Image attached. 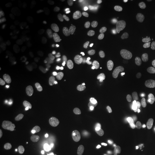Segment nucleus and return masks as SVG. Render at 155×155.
<instances>
[{
    "instance_id": "nucleus-1",
    "label": "nucleus",
    "mask_w": 155,
    "mask_h": 155,
    "mask_svg": "<svg viewBox=\"0 0 155 155\" xmlns=\"http://www.w3.org/2000/svg\"><path fill=\"white\" fill-rule=\"evenodd\" d=\"M38 41L42 48L57 57H67L74 48L72 36L60 24H51L43 27L39 32Z\"/></svg>"
},
{
    "instance_id": "nucleus-2",
    "label": "nucleus",
    "mask_w": 155,
    "mask_h": 155,
    "mask_svg": "<svg viewBox=\"0 0 155 155\" xmlns=\"http://www.w3.org/2000/svg\"><path fill=\"white\" fill-rule=\"evenodd\" d=\"M93 68L98 77L106 82H113L117 79L118 67L111 58L104 57V55L97 58L94 61Z\"/></svg>"
},
{
    "instance_id": "nucleus-3",
    "label": "nucleus",
    "mask_w": 155,
    "mask_h": 155,
    "mask_svg": "<svg viewBox=\"0 0 155 155\" xmlns=\"http://www.w3.org/2000/svg\"><path fill=\"white\" fill-rule=\"evenodd\" d=\"M126 14V6L123 2L115 1L110 6L109 14L107 17L106 26L109 30H113L115 27L119 25L121 19L125 16Z\"/></svg>"
},
{
    "instance_id": "nucleus-4",
    "label": "nucleus",
    "mask_w": 155,
    "mask_h": 155,
    "mask_svg": "<svg viewBox=\"0 0 155 155\" xmlns=\"http://www.w3.org/2000/svg\"><path fill=\"white\" fill-rule=\"evenodd\" d=\"M82 147V144L75 137H66L58 142L57 151L60 155H79Z\"/></svg>"
},
{
    "instance_id": "nucleus-5",
    "label": "nucleus",
    "mask_w": 155,
    "mask_h": 155,
    "mask_svg": "<svg viewBox=\"0 0 155 155\" xmlns=\"http://www.w3.org/2000/svg\"><path fill=\"white\" fill-rule=\"evenodd\" d=\"M94 83V79L91 77L75 78L70 82L69 89L73 95L88 94L93 90Z\"/></svg>"
},
{
    "instance_id": "nucleus-6",
    "label": "nucleus",
    "mask_w": 155,
    "mask_h": 155,
    "mask_svg": "<svg viewBox=\"0 0 155 155\" xmlns=\"http://www.w3.org/2000/svg\"><path fill=\"white\" fill-rule=\"evenodd\" d=\"M155 114V103L144 101L136 105L133 109V117L138 121H147Z\"/></svg>"
},
{
    "instance_id": "nucleus-7",
    "label": "nucleus",
    "mask_w": 155,
    "mask_h": 155,
    "mask_svg": "<svg viewBox=\"0 0 155 155\" xmlns=\"http://www.w3.org/2000/svg\"><path fill=\"white\" fill-rule=\"evenodd\" d=\"M21 72H22V70H21V66L18 63V61L11 60L0 68V81H1V83H3L4 81H7L11 78L19 76Z\"/></svg>"
},
{
    "instance_id": "nucleus-8",
    "label": "nucleus",
    "mask_w": 155,
    "mask_h": 155,
    "mask_svg": "<svg viewBox=\"0 0 155 155\" xmlns=\"http://www.w3.org/2000/svg\"><path fill=\"white\" fill-rule=\"evenodd\" d=\"M41 16L42 14L39 9L31 8L22 12L18 17V20H19V23L23 26H32L39 22Z\"/></svg>"
},
{
    "instance_id": "nucleus-9",
    "label": "nucleus",
    "mask_w": 155,
    "mask_h": 155,
    "mask_svg": "<svg viewBox=\"0 0 155 155\" xmlns=\"http://www.w3.org/2000/svg\"><path fill=\"white\" fill-rule=\"evenodd\" d=\"M96 133L94 132V129L89 125H82L79 126L75 130L74 137L82 144V146H86L91 143L92 140H94V136Z\"/></svg>"
},
{
    "instance_id": "nucleus-10",
    "label": "nucleus",
    "mask_w": 155,
    "mask_h": 155,
    "mask_svg": "<svg viewBox=\"0 0 155 155\" xmlns=\"http://www.w3.org/2000/svg\"><path fill=\"white\" fill-rule=\"evenodd\" d=\"M32 57L35 61L43 69L48 70L52 66V60L51 54L42 48H35L32 51Z\"/></svg>"
},
{
    "instance_id": "nucleus-11",
    "label": "nucleus",
    "mask_w": 155,
    "mask_h": 155,
    "mask_svg": "<svg viewBox=\"0 0 155 155\" xmlns=\"http://www.w3.org/2000/svg\"><path fill=\"white\" fill-rule=\"evenodd\" d=\"M16 54L13 41L8 38H1L0 39V63H3L6 58H12Z\"/></svg>"
},
{
    "instance_id": "nucleus-12",
    "label": "nucleus",
    "mask_w": 155,
    "mask_h": 155,
    "mask_svg": "<svg viewBox=\"0 0 155 155\" xmlns=\"http://www.w3.org/2000/svg\"><path fill=\"white\" fill-rule=\"evenodd\" d=\"M94 13L89 7H84L78 15V24L82 29H90L94 24Z\"/></svg>"
},
{
    "instance_id": "nucleus-13",
    "label": "nucleus",
    "mask_w": 155,
    "mask_h": 155,
    "mask_svg": "<svg viewBox=\"0 0 155 155\" xmlns=\"http://www.w3.org/2000/svg\"><path fill=\"white\" fill-rule=\"evenodd\" d=\"M35 98L39 104H49L54 102V100L55 99V94L49 88L41 87V88H39L36 91Z\"/></svg>"
},
{
    "instance_id": "nucleus-14",
    "label": "nucleus",
    "mask_w": 155,
    "mask_h": 155,
    "mask_svg": "<svg viewBox=\"0 0 155 155\" xmlns=\"http://www.w3.org/2000/svg\"><path fill=\"white\" fill-rule=\"evenodd\" d=\"M68 83H69V81H68L67 76L61 71H57L54 74H51V76L49 77V84L55 89L66 88Z\"/></svg>"
},
{
    "instance_id": "nucleus-15",
    "label": "nucleus",
    "mask_w": 155,
    "mask_h": 155,
    "mask_svg": "<svg viewBox=\"0 0 155 155\" xmlns=\"http://www.w3.org/2000/svg\"><path fill=\"white\" fill-rule=\"evenodd\" d=\"M153 35H147V33H140V35H134L132 38H130L128 40V43L130 46H139V45H143L145 43L151 42L153 40Z\"/></svg>"
},
{
    "instance_id": "nucleus-16",
    "label": "nucleus",
    "mask_w": 155,
    "mask_h": 155,
    "mask_svg": "<svg viewBox=\"0 0 155 155\" xmlns=\"http://www.w3.org/2000/svg\"><path fill=\"white\" fill-rule=\"evenodd\" d=\"M146 150L151 154H155V129L148 130L146 136Z\"/></svg>"
},
{
    "instance_id": "nucleus-17",
    "label": "nucleus",
    "mask_w": 155,
    "mask_h": 155,
    "mask_svg": "<svg viewBox=\"0 0 155 155\" xmlns=\"http://www.w3.org/2000/svg\"><path fill=\"white\" fill-rule=\"evenodd\" d=\"M38 151L32 141H27L21 149V155H38Z\"/></svg>"
},
{
    "instance_id": "nucleus-18",
    "label": "nucleus",
    "mask_w": 155,
    "mask_h": 155,
    "mask_svg": "<svg viewBox=\"0 0 155 155\" xmlns=\"http://www.w3.org/2000/svg\"><path fill=\"white\" fill-rule=\"evenodd\" d=\"M58 131H60V127H58V125H51L49 126L48 128H45L43 129V134L48 136V137H51V136H55L58 134Z\"/></svg>"
},
{
    "instance_id": "nucleus-19",
    "label": "nucleus",
    "mask_w": 155,
    "mask_h": 155,
    "mask_svg": "<svg viewBox=\"0 0 155 155\" xmlns=\"http://www.w3.org/2000/svg\"><path fill=\"white\" fill-rule=\"evenodd\" d=\"M93 114H95V108H86L85 110H82L79 112V117L81 120H85L86 118H89Z\"/></svg>"
},
{
    "instance_id": "nucleus-20",
    "label": "nucleus",
    "mask_w": 155,
    "mask_h": 155,
    "mask_svg": "<svg viewBox=\"0 0 155 155\" xmlns=\"http://www.w3.org/2000/svg\"><path fill=\"white\" fill-rule=\"evenodd\" d=\"M18 92H19V87L18 86H13L11 87L10 89H9L8 91V94H7V97H8V100L13 102L15 100V98H16V96L18 94Z\"/></svg>"
},
{
    "instance_id": "nucleus-21",
    "label": "nucleus",
    "mask_w": 155,
    "mask_h": 155,
    "mask_svg": "<svg viewBox=\"0 0 155 155\" xmlns=\"http://www.w3.org/2000/svg\"><path fill=\"white\" fill-rule=\"evenodd\" d=\"M93 155H111V153L108 151V149L104 146V145L99 144L96 146Z\"/></svg>"
},
{
    "instance_id": "nucleus-22",
    "label": "nucleus",
    "mask_w": 155,
    "mask_h": 155,
    "mask_svg": "<svg viewBox=\"0 0 155 155\" xmlns=\"http://www.w3.org/2000/svg\"><path fill=\"white\" fill-rule=\"evenodd\" d=\"M99 95H100V93H99L98 90H95L94 92H92V94H91V96H90V98H91V99H96L97 97H99Z\"/></svg>"
},
{
    "instance_id": "nucleus-23",
    "label": "nucleus",
    "mask_w": 155,
    "mask_h": 155,
    "mask_svg": "<svg viewBox=\"0 0 155 155\" xmlns=\"http://www.w3.org/2000/svg\"><path fill=\"white\" fill-rule=\"evenodd\" d=\"M3 155H19L17 152H15V151H12V150H8L6 151V152L3 154Z\"/></svg>"
},
{
    "instance_id": "nucleus-24",
    "label": "nucleus",
    "mask_w": 155,
    "mask_h": 155,
    "mask_svg": "<svg viewBox=\"0 0 155 155\" xmlns=\"http://www.w3.org/2000/svg\"><path fill=\"white\" fill-rule=\"evenodd\" d=\"M150 80H151V82L155 84V73H154V74H152V75L150 76Z\"/></svg>"
},
{
    "instance_id": "nucleus-25",
    "label": "nucleus",
    "mask_w": 155,
    "mask_h": 155,
    "mask_svg": "<svg viewBox=\"0 0 155 155\" xmlns=\"http://www.w3.org/2000/svg\"><path fill=\"white\" fill-rule=\"evenodd\" d=\"M153 38H154V39H155V27L153 28Z\"/></svg>"
}]
</instances>
